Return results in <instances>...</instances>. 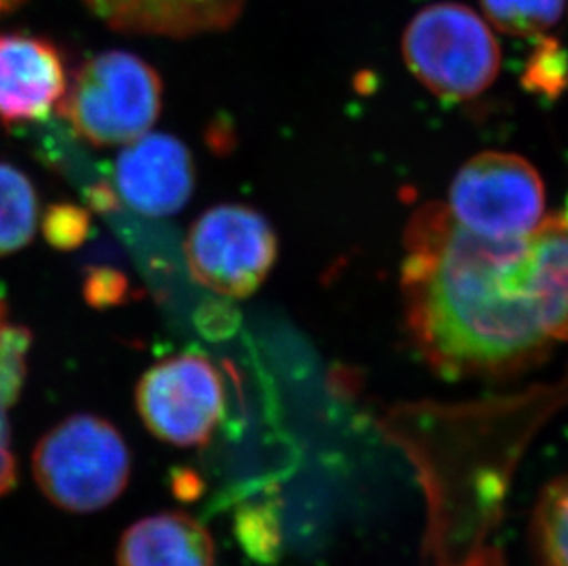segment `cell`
<instances>
[{"instance_id":"cell-1","label":"cell","mask_w":568,"mask_h":566,"mask_svg":"<svg viewBox=\"0 0 568 566\" xmlns=\"http://www.w3.org/2000/svg\"><path fill=\"white\" fill-rule=\"evenodd\" d=\"M402 296L408 337L447 380H505L568 341V226L548 215L526 237L495 241L447 204L408 220Z\"/></svg>"},{"instance_id":"cell-2","label":"cell","mask_w":568,"mask_h":566,"mask_svg":"<svg viewBox=\"0 0 568 566\" xmlns=\"http://www.w3.org/2000/svg\"><path fill=\"white\" fill-rule=\"evenodd\" d=\"M32 467L50 503L64 512L92 513L124 493L131 454L119 428L102 417L75 414L44 434Z\"/></svg>"},{"instance_id":"cell-3","label":"cell","mask_w":568,"mask_h":566,"mask_svg":"<svg viewBox=\"0 0 568 566\" xmlns=\"http://www.w3.org/2000/svg\"><path fill=\"white\" fill-rule=\"evenodd\" d=\"M161 109V75L144 59L122 50L89 59L60 102V114L72 131L97 148L140 139Z\"/></svg>"},{"instance_id":"cell-4","label":"cell","mask_w":568,"mask_h":566,"mask_svg":"<svg viewBox=\"0 0 568 566\" xmlns=\"http://www.w3.org/2000/svg\"><path fill=\"white\" fill-rule=\"evenodd\" d=\"M408 70L433 94L464 102L488 91L500 70V49L488 24L466 6H427L403 36Z\"/></svg>"},{"instance_id":"cell-5","label":"cell","mask_w":568,"mask_h":566,"mask_svg":"<svg viewBox=\"0 0 568 566\" xmlns=\"http://www.w3.org/2000/svg\"><path fill=\"white\" fill-rule=\"evenodd\" d=\"M447 209L471 234L519 240L536 232L545 220V186L536 168L523 156L484 151L456 173Z\"/></svg>"},{"instance_id":"cell-6","label":"cell","mask_w":568,"mask_h":566,"mask_svg":"<svg viewBox=\"0 0 568 566\" xmlns=\"http://www.w3.org/2000/svg\"><path fill=\"white\" fill-rule=\"evenodd\" d=\"M278 256L273 226L257 210L220 204L206 210L189 232L190 273L226 299H247L262 287Z\"/></svg>"},{"instance_id":"cell-7","label":"cell","mask_w":568,"mask_h":566,"mask_svg":"<svg viewBox=\"0 0 568 566\" xmlns=\"http://www.w3.org/2000/svg\"><path fill=\"white\" fill-rule=\"evenodd\" d=\"M220 370L201 353L184 352L153 364L136 386V411L164 444H206L225 414Z\"/></svg>"},{"instance_id":"cell-8","label":"cell","mask_w":568,"mask_h":566,"mask_svg":"<svg viewBox=\"0 0 568 566\" xmlns=\"http://www.w3.org/2000/svg\"><path fill=\"white\" fill-rule=\"evenodd\" d=\"M114 192L150 218L178 214L189 203L195 168L189 148L172 134H142L114 162Z\"/></svg>"},{"instance_id":"cell-9","label":"cell","mask_w":568,"mask_h":566,"mask_svg":"<svg viewBox=\"0 0 568 566\" xmlns=\"http://www.w3.org/2000/svg\"><path fill=\"white\" fill-rule=\"evenodd\" d=\"M67 87L54 44L27 33L0 36V122L41 120L60 105Z\"/></svg>"},{"instance_id":"cell-10","label":"cell","mask_w":568,"mask_h":566,"mask_svg":"<svg viewBox=\"0 0 568 566\" xmlns=\"http://www.w3.org/2000/svg\"><path fill=\"white\" fill-rule=\"evenodd\" d=\"M109 27L125 33L192 38L231 27L245 0H85Z\"/></svg>"},{"instance_id":"cell-11","label":"cell","mask_w":568,"mask_h":566,"mask_svg":"<svg viewBox=\"0 0 568 566\" xmlns=\"http://www.w3.org/2000/svg\"><path fill=\"white\" fill-rule=\"evenodd\" d=\"M116 563L119 566H215L214 539L189 513H156L125 529Z\"/></svg>"},{"instance_id":"cell-12","label":"cell","mask_w":568,"mask_h":566,"mask_svg":"<svg viewBox=\"0 0 568 566\" xmlns=\"http://www.w3.org/2000/svg\"><path fill=\"white\" fill-rule=\"evenodd\" d=\"M39 223V201L32 181L21 170L0 162V256L21 251Z\"/></svg>"},{"instance_id":"cell-13","label":"cell","mask_w":568,"mask_h":566,"mask_svg":"<svg viewBox=\"0 0 568 566\" xmlns=\"http://www.w3.org/2000/svg\"><path fill=\"white\" fill-rule=\"evenodd\" d=\"M530 543L539 566H568V473L542 489L531 515Z\"/></svg>"},{"instance_id":"cell-14","label":"cell","mask_w":568,"mask_h":566,"mask_svg":"<svg viewBox=\"0 0 568 566\" xmlns=\"http://www.w3.org/2000/svg\"><path fill=\"white\" fill-rule=\"evenodd\" d=\"M567 0H483L484 11L500 32L531 38L561 19Z\"/></svg>"},{"instance_id":"cell-15","label":"cell","mask_w":568,"mask_h":566,"mask_svg":"<svg viewBox=\"0 0 568 566\" xmlns=\"http://www.w3.org/2000/svg\"><path fill=\"white\" fill-rule=\"evenodd\" d=\"M32 346V333L24 326H0V406L13 405L19 400L27 381L28 352Z\"/></svg>"},{"instance_id":"cell-16","label":"cell","mask_w":568,"mask_h":566,"mask_svg":"<svg viewBox=\"0 0 568 566\" xmlns=\"http://www.w3.org/2000/svg\"><path fill=\"white\" fill-rule=\"evenodd\" d=\"M525 85L530 91L559 97L568 87V54L554 39H541L525 70Z\"/></svg>"},{"instance_id":"cell-17","label":"cell","mask_w":568,"mask_h":566,"mask_svg":"<svg viewBox=\"0 0 568 566\" xmlns=\"http://www.w3.org/2000/svg\"><path fill=\"white\" fill-rule=\"evenodd\" d=\"M91 220L85 209L74 204H54L43 215V234L50 245L72 251L85 241Z\"/></svg>"},{"instance_id":"cell-18","label":"cell","mask_w":568,"mask_h":566,"mask_svg":"<svg viewBox=\"0 0 568 566\" xmlns=\"http://www.w3.org/2000/svg\"><path fill=\"white\" fill-rule=\"evenodd\" d=\"M128 293V280L116 271H94L89 274L85 282V296L92 305L105 307V305L119 304Z\"/></svg>"},{"instance_id":"cell-19","label":"cell","mask_w":568,"mask_h":566,"mask_svg":"<svg viewBox=\"0 0 568 566\" xmlns=\"http://www.w3.org/2000/svg\"><path fill=\"white\" fill-rule=\"evenodd\" d=\"M17 462L11 449V428L4 406H0V497L16 486Z\"/></svg>"},{"instance_id":"cell-20","label":"cell","mask_w":568,"mask_h":566,"mask_svg":"<svg viewBox=\"0 0 568 566\" xmlns=\"http://www.w3.org/2000/svg\"><path fill=\"white\" fill-rule=\"evenodd\" d=\"M24 0H0V16H4L8 11L16 10L17 6H21Z\"/></svg>"},{"instance_id":"cell-21","label":"cell","mask_w":568,"mask_h":566,"mask_svg":"<svg viewBox=\"0 0 568 566\" xmlns=\"http://www.w3.org/2000/svg\"><path fill=\"white\" fill-rule=\"evenodd\" d=\"M6 322V307L4 302H2V299H0V326L4 324Z\"/></svg>"},{"instance_id":"cell-22","label":"cell","mask_w":568,"mask_h":566,"mask_svg":"<svg viewBox=\"0 0 568 566\" xmlns=\"http://www.w3.org/2000/svg\"><path fill=\"white\" fill-rule=\"evenodd\" d=\"M561 215H564L565 223H567V226H568V199H567V206H565V212H561Z\"/></svg>"}]
</instances>
